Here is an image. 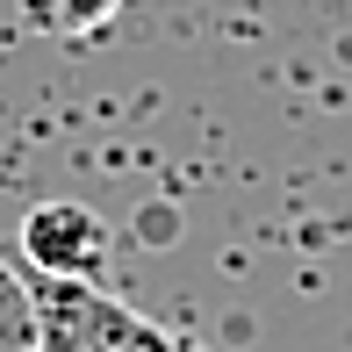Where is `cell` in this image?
I'll use <instances>...</instances> for the list:
<instances>
[{
    "label": "cell",
    "instance_id": "6da1fadb",
    "mask_svg": "<svg viewBox=\"0 0 352 352\" xmlns=\"http://www.w3.org/2000/svg\"><path fill=\"white\" fill-rule=\"evenodd\" d=\"M36 352H195L166 324L137 316L101 280H43L36 274Z\"/></svg>",
    "mask_w": 352,
    "mask_h": 352
},
{
    "label": "cell",
    "instance_id": "3957f363",
    "mask_svg": "<svg viewBox=\"0 0 352 352\" xmlns=\"http://www.w3.org/2000/svg\"><path fill=\"white\" fill-rule=\"evenodd\" d=\"M0 352H36V274L0 259Z\"/></svg>",
    "mask_w": 352,
    "mask_h": 352
},
{
    "label": "cell",
    "instance_id": "7a4b0ae2",
    "mask_svg": "<svg viewBox=\"0 0 352 352\" xmlns=\"http://www.w3.org/2000/svg\"><path fill=\"white\" fill-rule=\"evenodd\" d=\"M108 223L87 201H36L22 216V259L43 280H101L108 274Z\"/></svg>",
    "mask_w": 352,
    "mask_h": 352
},
{
    "label": "cell",
    "instance_id": "277c9868",
    "mask_svg": "<svg viewBox=\"0 0 352 352\" xmlns=\"http://www.w3.org/2000/svg\"><path fill=\"white\" fill-rule=\"evenodd\" d=\"M58 14H65V29H94L101 14H116V0H58Z\"/></svg>",
    "mask_w": 352,
    "mask_h": 352
}]
</instances>
